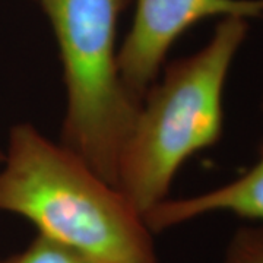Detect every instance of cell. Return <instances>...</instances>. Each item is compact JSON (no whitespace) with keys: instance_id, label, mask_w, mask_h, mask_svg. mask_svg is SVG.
<instances>
[{"instance_id":"cell-1","label":"cell","mask_w":263,"mask_h":263,"mask_svg":"<svg viewBox=\"0 0 263 263\" xmlns=\"http://www.w3.org/2000/svg\"><path fill=\"white\" fill-rule=\"evenodd\" d=\"M0 171V211L95 263H158L143 215L75 152L15 124Z\"/></svg>"},{"instance_id":"cell-2","label":"cell","mask_w":263,"mask_h":263,"mask_svg":"<svg viewBox=\"0 0 263 263\" xmlns=\"http://www.w3.org/2000/svg\"><path fill=\"white\" fill-rule=\"evenodd\" d=\"M249 19L221 18L205 47L171 62L151 86L123 146L116 187L142 215L167 199L174 176L222 136V94Z\"/></svg>"},{"instance_id":"cell-3","label":"cell","mask_w":263,"mask_h":263,"mask_svg":"<svg viewBox=\"0 0 263 263\" xmlns=\"http://www.w3.org/2000/svg\"><path fill=\"white\" fill-rule=\"evenodd\" d=\"M59 46L67 92L60 143L116 186L117 165L141 104L123 86L116 29L130 0H35Z\"/></svg>"},{"instance_id":"cell-4","label":"cell","mask_w":263,"mask_h":263,"mask_svg":"<svg viewBox=\"0 0 263 263\" xmlns=\"http://www.w3.org/2000/svg\"><path fill=\"white\" fill-rule=\"evenodd\" d=\"M227 16L263 18V0H136L133 25L117 51L120 79L132 100L142 104L171 46L187 29Z\"/></svg>"},{"instance_id":"cell-5","label":"cell","mask_w":263,"mask_h":263,"mask_svg":"<svg viewBox=\"0 0 263 263\" xmlns=\"http://www.w3.org/2000/svg\"><path fill=\"white\" fill-rule=\"evenodd\" d=\"M211 212H228L246 219L263 221V143L259 160L238 179L202 195L165 199L149 209L143 219L152 233H160Z\"/></svg>"},{"instance_id":"cell-6","label":"cell","mask_w":263,"mask_h":263,"mask_svg":"<svg viewBox=\"0 0 263 263\" xmlns=\"http://www.w3.org/2000/svg\"><path fill=\"white\" fill-rule=\"evenodd\" d=\"M0 263H95L86 256L65 245H60L46 235L38 234L31 245L18 254Z\"/></svg>"},{"instance_id":"cell-7","label":"cell","mask_w":263,"mask_h":263,"mask_svg":"<svg viewBox=\"0 0 263 263\" xmlns=\"http://www.w3.org/2000/svg\"><path fill=\"white\" fill-rule=\"evenodd\" d=\"M222 263H263V226L237 230Z\"/></svg>"},{"instance_id":"cell-8","label":"cell","mask_w":263,"mask_h":263,"mask_svg":"<svg viewBox=\"0 0 263 263\" xmlns=\"http://www.w3.org/2000/svg\"><path fill=\"white\" fill-rule=\"evenodd\" d=\"M2 161H3V154L0 152V162H2Z\"/></svg>"}]
</instances>
